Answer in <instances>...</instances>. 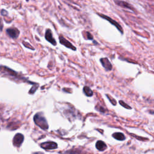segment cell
I'll list each match as a JSON object with an SVG mask.
<instances>
[{"label": "cell", "mask_w": 154, "mask_h": 154, "mask_svg": "<svg viewBox=\"0 0 154 154\" xmlns=\"http://www.w3.org/2000/svg\"><path fill=\"white\" fill-rule=\"evenodd\" d=\"M34 120L35 123L40 128L45 130L48 128V124L46 120L42 115H41V113H37L34 117Z\"/></svg>", "instance_id": "1"}, {"label": "cell", "mask_w": 154, "mask_h": 154, "mask_svg": "<svg viewBox=\"0 0 154 154\" xmlns=\"http://www.w3.org/2000/svg\"><path fill=\"white\" fill-rule=\"evenodd\" d=\"M97 14H98L99 16H100L101 17L103 18L104 19H106V20L109 21L112 25H114V26L119 30V31H120L121 33H123V29H122V26H121L120 25L118 22H117L116 20L112 19L110 17H109V16H106V15H105V14H100V13H97Z\"/></svg>", "instance_id": "2"}, {"label": "cell", "mask_w": 154, "mask_h": 154, "mask_svg": "<svg viewBox=\"0 0 154 154\" xmlns=\"http://www.w3.org/2000/svg\"><path fill=\"white\" fill-rule=\"evenodd\" d=\"M59 40H60V42L61 45L65 46L66 47L69 48V49H71L73 51H75L76 49V47L74 46L69 40H67L66 38H65L62 35H60L59 37Z\"/></svg>", "instance_id": "3"}, {"label": "cell", "mask_w": 154, "mask_h": 154, "mask_svg": "<svg viewBox=\"0 0 154 154\" xmlns=\"http://www.w3.org/2000/svg\"><path fill=\"white\" fill-rule=\"evenodd\" d=\"M100 61L102 66L106 70L109 71V70H112V66L111 63H110L109 60L107 58H102L100 59Z\"/></svg>", "instance_id": "4"}, {"label": "cell", "mask_w": 154, "mask_h": 154, "mask_svg": "<svg viewBox=\"0 0 154 154\" xmlns=\"http://www.w3.org/2000/svg\"><path fill=\"white\" fill-rule=\"evenodd\" d=\"M23 141V136L21 134H17L13 138V144L17 147L21 145Z\"/></svg>", "instance_id": "5"}, {"label": "cell", "mask_w": 154, "mask_h": 154, "mask_svg": "<svg viewBox=\"0 0 154 154\" xmlns=\"http://www.w3.org/2000/svg\"><path fill=\"white\" fill-rule=\"evenodd\" d=\"M41 147L45 149H54L57 147V143L52 141L45 142L41 144Z\"/></svg>", "instance_id": "6"}, {"label": "cell", "mask_w": 154, "mask_h": 154, "mask_svg": "<svg viewBox=\"0 0 154 154\" xmlns=\"http://www.w3.org/2000/svg\"><path fill=\"white\" fill-rule=\"evenodd\" d=\"M7 33L8 34V35L11 37V38H17L19 35V31L17 28H8L7 29Z\"/></svg>", "instance_id": "7"}, {"label": "cell", "mask_w": 154, "mask_h": 154, "mask_svg": "<svg viewBox=\"0 0 154 154\" xmlns=\"http://www.w3.org/2000/svg\"><path fill=\"white\" fill-rule=\"evenodd\" d=\"M45 38L46 39V40H48L49 42H50L51 44H52L53 45H56L57 43L55 40L53 36H52V31L48 29L46 30V33H45Z\"/></svg>", "instance_id": "8"}, {"label": "cell", "mask_w": 154, "mask_h": 154, "mask_svg": "<svg viewBox=\"0 0 154 154\" xmlns=\"http://www.w3.org/2000/svg\"><path fill=\"white\" fill-rule=\"evenodd\" d=\"M114 2L117 4L118 5L122 7H123V8H128V9H130L131 10H134V7L129 3L125 2V1H114Z\"/></svg>", "instance_id": "9"}, {"label": "cell", "mask_w": 154, "mask_h": 154, "mask_svg": "<svg viewBox=\"0 0 154 154\" xmlns=\"http://www.w3.org/2000/svg\"><path fill=\"white\" fill-rule=\"evenodd\" d=\"M96 148L100 150V151H103L105 149H106V144L102 141H97L96 143Z\"/></svg>", "instance_id": "10"}, {"label": "cell", "mask_w": 154, "mask_h": 154, "mask_svg": "<svg viewBox=\"0 0 154 154\" xmlns=\"http://www.w3.org/2000/svg\"><path fill=\"white\" fill-rule=\"evenodd\" d=\"M112 137L118 140H124L125 139V137L123 134L121 132H116L112 134Z\"/></svg>", "instance_id": "11"}, {"label": "cell", "mask_w": 154, "mask_h": 154, "mask_svg": "<svg viewBox=\"0 0 154 154\" xmlns=\"http://www.w3.org/2000/svg\"><path fill=\"white\" fill-rule=\"evenodd\" d=\"M83 91L87 96H91L93 94V92L91 89L88 86H85L83 88Z\"/></svg>", "instance_id": "12"}, {"label": "cell", "mask_w": 154, "mask_h": 154, "mask_svg": "<svg viewBox=\"0 0 154 154\" xmlns=\"http://www.w3.org/2000/svg\"><path fill=\"white\" fill-rule=\"evenodd\" d=\"M106 96L107 98L109 99V100L110 101V102H111L112 105H116L117 104V101L116 100V99H114L113 97H112L109 94H106Z\"/></svg>", "instance_id": "13"}, {"label": "cell", "mask_w": 154, "mask_h": 154, "mask_svg": "<svg viewBox=\"0 0 154 154\" xmlns=\"http://www.w3.org/2000/svg\"><path fill=\"white\" fill-rule=\"evenodd\" d=\"M119 103L122 106H123L124 108H127V109H131V107L129 105H128L127 103H126L124 101H123V100H119Z\"/></svg>", "instance_id": "14"}, {"label": "cell", "mask_w": 154, "mask_h": 154, "mask_svg": "<svg viewBox=\"0 0 154 154\" xmlns=\"http://www.w3.org/2000/svg\"><path fill=\"white\" fill-rule=\"evenodd\" d=\"M96 109H97L98 111L100 112H105V109L103 106H101L100 105H97L96 106Z\"/></svg>", "instance_id": "15"}, {"label": "cell", "mask_w": 154, "mask_h": 154, "mask_svg": "<svg viewBox=\"0 0 154 154\" xmlns=\"http://www.w3.org/2000/svg\"><path fill=\"white\" fill-rule=\"evenodd\" d=\"M86 33V36H87V38L88 39V40H93V35L89 32H85Z\"/></svg>", "instance_id": "16"}, {"label": "cell", "mask_w": 154, "mask_h": 154, "mask_svg": "<svg viewBox=\"0 0 154 154\" xmlns=\"http://www.w3.org/2000/svg\"><path fill=\"white\" fill-rule=\"evenodd\" d=\"M23 45L25 46H26V48H29V49H34V48L29 44V43H26V42H23Z\"/></svg>", "instance_id": "17"}, {"label": "cell", "mask_w": 154, "mask_h": 154, "mask_svg": "<svg viewBox=\"0 0 154 154\" xmlns=\"http://www.w3.org/2000/svg\"><path fill=\"white\" fill-rule=\"evenodd\" d=\"M7 14H8L7 11H5V10H1V14H2V15L5 16V15H7Z\"/></svg>", "instance_id": "18"}, {"label": "cell", "mask_w": 154, "mask_h": 154, "mask_svg": "<svg viewBox=\"0 0 154 154\" xmlns=\"http://www.w3.org/2000/svg\"><path fill=\"white\" fill-rule=\"evenodd\" d=\"M33 154H42V153H38V152H35V153H34Z\"/></svg>", "instance_id": "19"}]
</instances>
